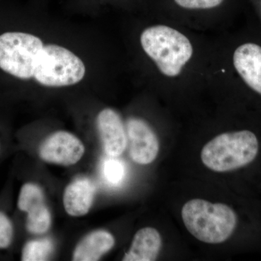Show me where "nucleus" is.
Listing matches in <instances>:
<instances>
[{"label":"nucleus","mask_w":261,"mask_h":261,"mask_svg":"<svg viewBox=\"0 0 261 261\" xmlns=\"http://www.w3.org/2000/svg\"><path fill=\"white\" fill-rule=\"evenodd\" d=\"M0 71L21 82L58 88L80 83L87 68L68 48L44 44L32 33L11 30L0 33Z\"/></svg>","instance_id":"1"},{"label":"nucleus","mask_w":261,"mask_h":261,"mask_svg":"<svg viewBox=\"0 0 261 261\" xmlns=\"http://www.w3.org/2000/svg\"><path fill=\"white\" fill-rule=\"evenodd\" d=\"M181 217L190 233L203 243H224L232 234L238 217L234 211L222 203L194 199L182 207Z\"/></svg>","instance_id":"2"},{"label":"nucleus","mask_w":261,"mask_h":261,"mask_svg":"<svg viewBox=\"0 0 261 261\" xmlns=\"http://www.w3.org/2000/svg\"><path fill=\"white\" fill-rule=\"evenodd\" d=\"M140 42L146 54L166 76L179 74L193 53L188 38L166 25H154L145 29L141 34Z\"/></svg>","instance_id":"3"},{"label":"nucleus","mask_w":261,"mask_h":261,"mask_svg":"<svg viewBox=\"0 0 261 261\" xmlns=\"http://www.w3.org/2000/svg\"><path fill=\"white\" fill-rule=\"evenodd\" d=\"M258 149L257 137L250 130L228 132L207 142L201 152V159L212 171L227 172L250 164Z\"/></svg>","instance_id":"4"},{"label":"nucleus","mask_w":261,"mask_h":261,"mask_svg":"<svg viewBox=\"0 0 261 261\" xmlns=\"http://www.w3.org/2000/svg\"><path fill=\"white\" fill-rule=\"evenodd\" d=\"M85 147L82 141L65 130H58L49 135L39 149V155L44 162L69 166L83 157Z\"/></svg>","instance_id":"5"},{"label":"nucleus","mask_w":261,"mask_h":261,"mask_svg":"<svg viewBox=\"0 0 261 261\" xmlns=\"http://www.w3.org/2000/svg\"><path fill=\"white\" fill-rule=\"evenodd\" d=\"M18 207L27 214L25 227L29 233L42 234L50 228V211L46 205L42 189L36 184L23 185L19 194Z\"/></svg>","instance_id":"6"},{"label":"nucleus","mask_w":261,"mask_h":261,"mask_svg":"<svg viewBox=\"0 0 261 261\" xmlns=\"http://www.w3.org/2000/svg\"><path fill=\"white\" fill-rule=\"evenodd\" d=\"M129 155L137 164L153 162L159 152V141L149 123L142 118H128L126 124Z\"/></svg>","instance_id":"7"},{"label":"nucleus","mask_w":261,"mask_h":261,"mask_svg":"<svg viewBox=\"0 0 261 261\" xmlns=\"http://www.w3.org/2000/svg\"><path fill=\"white\" fill-rule=\"evenodd\" d=\"M96 124L106 154L117 158L123 154L128 140L126 126L120 115L111 108L103 109L98 114Z\"/></svg>","instance_id":"8"},{"label":"nucleus","mask_w":261,"mask_h":261,"mask_svg":"<svg viewBox=\"0 0 261 261\" xmlns=\"http://www.w3.org/2000/svg\"><path fill=\"white\" fill-rule=\"evenodd\" d=\"M235 69L244 82L261 94V47L246 43L235 50L233 56Z\"/></svg>","instance_id":"9"},{"label":"nucleus","mask_w":261,"mask_h":261,"mask_svg":"<svg viewBox=\"0 0 261 261\" xmlns=\"http://www.w3.org/2000/svg\"><path fill=\"white\" fill-rule=\"evenodd\" d=\"M95 186L89 178H78L69 184L63 193V205L67 214L73 217L87 214L93 204Z\"/></svg>","instance_id":"10"},{"label":"nucleus","mask_w":261,"mask_h":261,"mask_svg":"<svg viewBox=\"0 0 261 261\" xmlns=\"http://www.w3.org/2000/svg\"><path fill=\"white\" fill-rule=\"evenodd\" d=\"M162 246V239L157 229L146 227L136 233L129 250L125 254L123 261H153Z\"/></svg>","instance_id":"11"},{"label":"nucleus","mask_w":261,"mask_h":261,"mask_svg":"<svg viewBox=\"0 0 261 261\" xmlns=\"http://www.w3.org/2000/svg\"><path fill=\"white\" fill-rule=\"evenodd\" d=\"M115 239L111 233L97 230L87 234L75 247L73 260L96 261L114 247Z\"/></svg>","instance_id":"12"},{"label":"nucleus","mask_w":261,"mask_h":261,"mask_svg":"<svg viewBox=\"0 0 261 261\" xmlns=\"http://www.w3.org/2000/svg\"><path fill=\"white\" fill-rule=\"evenodd\" d=\"M54 250V244L49 238L37 239L27 242L22 250L21 260H47Z\"/></svg>","instance_id":"13"},{"label":"nucleus","mask_w":261,"mask_h":261,"mask_svg":"<svg viewBox=\"0 0 261 261\" xmlns=\"http://www.w3.org/2000/svg\"><path fill=\"white\" fill-rule=\"evenodd\" d=\"M101 173L106 183L111 186H118L126 177V166L124 163L117 157L108 156L102 161Z\"/></svg>","instance_id":"14"},{"label":"nucleus","mask_w":261,"mask_h":261,"mask_svg":"<svg viewBox=\"0 0 261 261\" xmlns=\"http://www.w3.org/2000/svg\"><path fill=\"white\" fill-rule=\"evenodd\" d=\"M13 238L12 221L4 213L0 211V249L8 248Z\"/></svg>","instance_id":"15"},{"label":"nucleus","mask_w":261,"mask_h":261,"mask_svg":"<svg viewBox=\"0 0 261 261\" xmlns=\"http://www.w3.org/2000/svg\"><path fill=\"white\" fill-rule=\"evenodd\" d=\"M224 0H174L175 3L186 9L202 10L216 8Z\"/></svg>","instance_id":"16"}]
</instances>
